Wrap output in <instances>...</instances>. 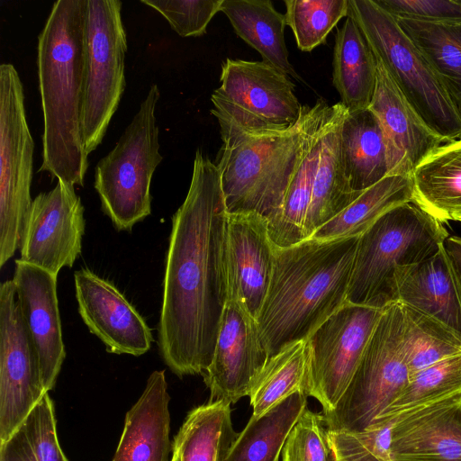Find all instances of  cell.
<instances>
[{"mask_svg": "<svg viewBox=\"0 0 461 461\" xmlns=\"http://www.w3.org/2000/svg\"><path fill=\"white\" fill-rule=\"evenodd\" d=\"M87 0H58L38 37L43 113L42 163L71 185H84L88 154L83 135Z\"/></svg>", "mask_w": 461, "mask_h": 461, "instance_id": "2", "label": "cell"}, {"mask_svg": "<svg viewBox=\"0 0 461 461\" xmlns=\"http://www.w3.org/2000/svg\"><path fill=\"white\" fill-rule=\"evenodd\" d=\"M402 307L404 358L410 376L461 353V337L429 316Z\"/></svg>", "mask_w": 461, "mask_h": 461, "instance_id": "35", "label": "cell"}, {"mask_svg": "<svg viewBox=\"0 0 461 461\" xmlns=\"http://www.w3.org/2000/svg\"><path fill=\"white\" fill-rule=\"evenodd\" d=\"M34 142L24 93L11 63L0 66V267L20 247L31 209Z\"/></svg>", "mask_w": 461, "mask_h": 461, "instance_id": "10", "label": "cell"}, {"mask_svg": "<svg viewBox=\"0 0 461 461\" xmlns=\"http://www.w3.org/2000/svg\"><path fill=\"white\" fill-rule=\"evenodd\" d=\"M358 239L275 247L270 285L256 320L268 358L305 340L346 303Z\"/></svg>", "mask_w": 461, "mask_h": 461, "instance_id": "3", "label": "cell"}, {"mask_svg": "<svg viewBox=\"0 0 461 461\" xmlns=\"http://www.w3.org/2000/svg\"><path fill=\"white\" fill-rule=\"evenodd\" d=\"M447 238L413 200L389 210L359 236L347 302L381 309L397 302L398 267L433 256Z\"/></svg>", "mask_w": 461, "mask_h": 461, "instance_id": "5", "label": "cell"}, {"mask_svg": "<svg viewBox=\"0 0 461 461\" xmlns=\"http://www.w3.org/2000/svg\"><path fill=\"white\" fill-rule=\"evenodd\" d=\"M368 108L383 130L388 175L411 176L421 161L447 142L418 115L378 60L375 90Z\"/></svg>", "mask_w": 461, "mask_h": 461, "instance_id": "20", "label": "cell"}, {"mask_svg": "<svg viewBox=\"0 0 461 461\" xmlns=\"http://www.w3.org/2000/svg\"><path fill=\"white\" fill-rule=\"evenodd\" d=\"M309 359L305 340L293 343L268 358L248 396L252 416L259 417L291 395H308Z\"/></svg>", "mask_w": 461, "mask_h": 461, "instance_id": "33", "label": "cell"}, {"mask_svg": "<svg viewBox=\"0 0 461 461\" xmlns=\"http://www.w3.org/2000/svg\"><path fill=\"white\" fill-rule=\"evenodd\" d=\"M444 247L461 289V238L457 236L448 237L444 242Z\"/></svg>", "mask_w": 461, "mask_h": 461, "instance_id": "42", "label": "cell"}, {"mask_svg": "<svg viewBox=\"0 0 461 461\" xmlns=\"http://www.w3.org/2000/svg\"><path fill=\"white\" fill-rule=\"evenodd\" d=\"M237 435L230 403L208 402L187 414L172 450L178 452L180 461H225Z\"/></svg>", "mask_w": 461, "mask_h": 461, "instance_id": "30", "label": "cell"}, {"mask_svg": "<svg viewBox=\"0 0 461 461\" xmlns=\"http://www.w3.org/2000/svg\"><path fill=\"white\" fill-rule=\"evenodd\" d=\"M122 6L120 0H87L83 135L88 155L103 141L126 86Z\"/></svg>", "mask_w": 461, "mask_h": 461, "instance_id": "11", "label": "cell"}, {"mask_svg": "<svg viewBox=\"0 0 461 461\" xmlns=\"http://www.w3.org/2000/svg\"><path fill=\"white\" fill-rule=\"evenodd\" d=\"M384 309L346 302L305 339L308 395L322 413L335 409L346 392Z\"/></svg>", "mask_w": 461, "mask_h": 461, "instance_id": "12", "label": "cell"}, {"mask_svg": "<svg viewBox=\"0 0 461 461\" xmlns=\"http://www.w3.org/2000/svg\"><path fill=\"white\" fill-rule=\"evenodd\" d=\"M280 456L281 461H336L324 415L306 407L290 430Z\"/></svg>", "mask_w": 461, "mask_h": 461, "instance_id": "38", "label": "cell"}, {"mask_svg": "<svg viewBox=\"0 0 461 461\" xmlns=\"http://www.w3.org/2000/svg\"><path fill=\"white\" fill-rule=\"evenodd\" d=\"M48 393L13 280L0 285V442L7 440Z\"/></svg>", "mask_w": 461, "mask_h": 461, "instance_id": "13", "label": "cell"}, {"mask_svg": "<svg viewBox=\"0 0 461 461\" xmlns=\"http://www.w3.org/2000/svg\"><path fill=\"white\" fill-rule=\"evenodd\" d=\"M169 395L164 370L149 376L137 402L127 412L113 461H167Z\"/></svg>", "mask_w": 461, "mask_h": 461, "instance_id": "22", "label": "cell"}, {"mask_svg": "<svg viewBox=\"0 0 461 461\" xmlns=\"http://www.w3.org/2000/svg\"><path fill=\"white\" fill-rule=\"evenodd\" d=\"M332 65V83L342 105L348 112L368 108L376 86L377 60L349 15L337 30Z\"/></svg>", "mask_w": 461, "mask_h": 461, "instance_id": "25", "label": "cell"}, {"mask_svg": "<svg viewBox=\"0 0 461 461\" xmlns=\"http://www.w3.org/2000/svg\"><path fill=\"white\" fill-rule=\"evenodd\" d=\"M221 86L213 91L211 113L222 142L242 135L286 131L299 120L303 105L288 75L265 61L227 59Z\"/></svg>", "mask_w": 461, "mask_h": 461, "instance_id": "8", "label": "cell"}, {"mask_svg": "<svg viewBox=\"0 0 461 461\" xmlns=\"http://www.w3.org/2000/svg\"><path fill=\"white\" fill-rule=\"evenodd\" d=\"M394 18L422 54L461 118V22Z\"/></svg>", "mask_w": 461, "mask_h": 461, "instance_id": "28", "label": "cell"}, {"mask_svg": "<svg viewBox=\"0 0 461 461\" xmlns=\"http://www.w3.org/2000/svg\"><path fill=\"white\" fill-rule=\"evenodd\" d=\"M221 12L229 19L235 33L263 58L286 75L298 79L285 39V14L268 0H223Z\"/></svg>", "mask_w": 461, "mask_h": 461, "instance_id": "27", "label": "cell"}, {"mask_svg": "<svg viewBox=\"0 0 461 461\" xmlns=\"http://www.w3.org/2000/svg\"><path fill=\"white\" fill-rule=\"evenodd\" d=\"M226 209L216 164L197 149L189 190L172 217L158 346L176 375L203 374L212 359L228 300Z\"/></svg>", "mask_w": 461, "mask_h": 461, "instance_id": "1", "label": "cell"}, {"mask_svg": "<svg viewBox=\"0 0 461 461\" xmlns=\"http://www.w3.org/2000/svg\"><path fill=\"white\" fill-rule=\"evenodd\" d=\"M173 451V456H172V458H171V461H180V456H179V454L176 450H172Z\"/></svg>", "mask_w": 461, "mask_h": 461, "instance_id": "43", "label": "cell"}, {"mask_svg": "<svg viewBox=\"0 0 461 461\" xmlns=\"http://www.w3.org/2000/svg\"><path fill=\"white\" fill-rule=\"evenodd\" d=\"M461 392V353L440 360L409 378L394 402L375 420L392 419L404 411Z\"/></svg>", "mask_w": 461, "mask_h": 461, "instance_id": "36", "label": "cell"}, {"mask_svg": "<svg viewBox=\"0 0 461 461\" xmlns=\"http://www.w3.org/2000/svg\"><path fill=\"white\" fill-rule=\"evenodd\" d=\"M397 302L461 337V289L444 244L433 256L396 271Z\"/></svg>", "mask_w": 461, "mask_h": 461, "instance_id": "21", "label": "cell"}, {"mask_svg": "<svg viewBox=\"0 0 461 461\" xmlns=\"http://www.w3.org/2000/svg\"><path fill=\"white\" fill-rule=\"evenodd\" d=\"M85 225L84 206L74 186L58 180L52 190L32 200L20 259L58 276L62 267H72L81 254Z\"/></svg>", "mask_w": 461, "mask_h": 461, "instance_id": "14", "label": "cell"}, {"mask_svg": "<svg viewBox=\"0 0 461 461\" xmlns=\"http://www.w3.org/2000/svg\"><path fill=\"white\" fill-rule=\"evenodd\" d=\"M307 397L296 393L263 415L251 416L231 444L225 461H279L290 430L307 407Z\"/></svg>", "mask_w": 461, "mask_h": 461, "instance_id": "31", "label": "cell"}, {"mask_svg": "<svg viewBox=\"0 0 461 461\" xmlns=\"http://www.w3.org/2000/svg\"><path fill=\"white\" fill-rule=\"evenodd\" d=\"M0 461H68L59 446L48 393L11 437L0 442Z\"/></svg>", "mask_w": 461, "mask_h": 461, "instance_id": "34", "label": "cell"}, {"mask_svg": "<svg viewBox=\"0 0 461 461\" xmlns=\"http://www.w3.org/2000/svg\"><path fill=\"white\" fill-rule=\"evenodd\" d=\"M332 106L322 135L320 160L306 219L307 239L349 206L362 193L355 192L350 187L341 160L339 131L348 110L340 102Z\"/></svg>", "mask_w": 461, "mask_h": 461, "instance_id": "23", "label": "cell"}, {"mask_svg": "<svg viewBox=\"0 0 461 461\" xmlns=\"http://www.w3.org/2000/svg\"><path fill=\"white\" fill-rule=\"evenodd\" d=\"M285 23L294 32L297 47L311 51L326 41L344 16L348 0H285Z\"/></svg>", "mask_w": 461, "mask_h": 461, "instance_id": "37", "label": "cell"}, {"mask_svg": "<svg viewBox=\"0 0 461 461\" xmlns=\"http://www.w3.org/2000/svg\"><path fill=\"white\" fill-rule=\"evenodd\" d=\"M74 283L79 315L109 353L139 357L149 351V327L111 282L82 268L74 273Z\"/></svg>", "mask_w": 461, "mask_h": 461, "instance_id": "16", "label": "cell"}, {"mask_svg": "<svg viewBox=\"0 0 461 461\" xmlns=\"http://www.w3.org/2000/svg\"><path fill=\"white\" fill-rule=\"evenodd\" d=\"M331 109L320 99L313 106L303 105L298 122L286 131L222 142L216 165L228 213L256 212L267 220L277 213L304 152Z\"/></svg>", "mask_w": 461, "mask_h": 461, "instance_id": "4", "label": "cell"}, {"mask_svg": "<svg viewBox=\"0 0 461 461\" xmlns=\"http://www.w3.org/2000/svg\"><path fill=\"white\" fill-rule=\"evenodd\" d=\"M267 360L256 320L237 301L228 299L212 359L202 374L209 402L236 403L248 396Z\"/></svg>", "mask_w": 461, "mask_h": 461, "instance_id": "15", "label": "cell"}, {"mask_svg": "<svg viewBox=\"0 0 461 461\" xmlns=\"http://www.w3.org/2000/svg\"><path fill=\"white\" fill-rule=\"evenodd\" d=\"M407 102L445 141L461 138V118L429 65L395 18L375 0H348V13Z\"/></svg>", "mask_w": 461, "mask_h": 461, "instance_id": "6", "label": "cell"}, {"mask_svg": "<svg viewBox=\"0 0 461 461\" xmlns=\"http://www.w3.org/2000/svg\"><path fill=\"white\" fill-rule=\"evenodd\" d=\"M413 194L411 176L388 175L363 191L349 206L309 239L330 240L360 236L386 212L412 201Z\"/></svg>", "mask_w": 461, "mask_h": 461, "instance_id": "29", "label": "cell"}, {"mask_svg": "<svg viewBox=\"0 0 461 461\" xmlns=\"http://www.w3.org/2000/svg\"><path fill=\"white\" fill-rule=\"evenodd\" d=\"M456 221H461V217H460V218H458Z\"/></svg>", "mask_w": 461, "mask_h": 461, "instance_id": "44", "label": "cell"}, {"mask_svg": "<svg viewBox=\"0 0 461 461\" xmlns=\"http://www.w3.org/2000/svg\"><path fill=\"white\" fill-rule=\"evenodd\" d=\"M225 257L228 299L237 301L257 320L274 267L267 219L256 212L228 213Z\"/></svg>", "mask_w": 461, "mask_h": 461, "instance_id": "17", "label": "cell"}, {"mask_svg": "<svg viewBox=\"0 0 461 461\" xmlns=\"http://www.w3.org/2000/svg\"><path fill=\"white\" fill-rule=\"evenodd\" d=\"M339 147L345 175L353 191L361 193L388 176L383 130L369 108L346 112L340 125Z\"/></svg>", "mask_w": 461, "mask_h": 461, "instance_id": "24", "label": "cell"}, {"mask_svg": "<svg viewBox=\"0 0 461 461\" xmlns=\"http://www.w3.org/2000/svg\"><path fill=\"white\" fill-rule=\"evenodd\" d=\"M159 96L151 85L114 148L95 167L102 210L118 230H131L151 212V179L163 159L155 116Z\"/></svg>", "mask_w": 461, "mask_h": 461, "instance_id": "7", "label": "cell"}, {"mask_svg": "<svg viewBox=\"0 0 461 461\" xmlns=\"http://www.w3.org/2000/svg\"><path fill=\"white\" fill-rule=\"evenodd\" d=\"M158 11L181 37H197L206 32L223 0H140Z\"/></svg>", "mask_w": 461, "mask_h": 461, "instance_id": "40", "label": "cell"}, {"mask_svg": "<svg viewBox=\"0 0 461 461\" xmlns=\"http://www.w3.org/2000/svg\"><path fill=\"white\" fill-rule=\"evenodd\" d=\"M394 418L380 420L361 431L330 430L336 461H391Z\"/></svg>", "mask_w": 461, "mask_h": 461, "instance_id": "39", "label": "cell"}, {"mask_svg": "<svg viewBox=\"0 0 461 461\" xmlns=\"http://www.w3.org/2000/svg\"><path fill=\"white\" fill-rule=\"evenodd\" d=\"M393 17L432 23H460L461 0H375Z\"/></svg>", "mask_w": 461, "mask_h": 461, "instance_id": "41", "label": "cell"}, {"mask_svg": "<svg viewBox=\"0 0 461 461\" xmlns=\"http://www.w3.org/2000/svg\"><path fill=\"white\" fill-rule=\"evenodd\" d=\"M413 201L441 222L461 217V138L438 147L411 174Z\"/></svg>", "mask_w": 461, "mask_h": 461, "instance_id": "26", "label": "cell"}, {"mask_svg": "<svg viewBox=\"0 0 461 461\" xmlns=\"http://www.w3.org/2000/svg\"><path fill=\"white\" fill-rule=\"evenodd\" d=\"M57 275L15 260L16 298L24 324L38 354L46 391L51 390L66 357L57 296Z\"/></svg>", "mask_w": 461, "mask_h": 461, "instance_id": "18", "label": "cell"}, {"mask_svg": "<svg viewBox=\"0 0 461 461\" xmlns=\"http://www.w3.org/2000/svg\"><path fill=\"white\" fill-rule=\"evenodd\" d=\"M332 109L304 152L281 208L273 218L267 220L269 237L276 248H288L307 240L306 219L320 160L322 135Z\"/></svg>", "mask_w": 461, "mask_h": 461, "instance_id": "32", "label": "cell"}, {"mask_svg": "<svg viewBox=\"0 0 461 461\" xmlns=\"http://www.w3.org/2000/svg\"><path fill=\"white\" fill-rule=\"evenodd\" d=\"M409 378L403 348V311L395 302L384 309L337 406L322 413L329 429H366L400 396Z\"/></svg>", "mask_w": 461, "mask_h": 461, "instance_id": "9", "label": "cell"}, {"mask_svg": "<svg viewBox=\"0 0 461 461\" xmlns=\"http://www.w3.org/2000/svg\"><path fill=\"white\" fill-rule=\"evenodd\" d=\"M393 418L391 461H461V392Z\"/></svg>", "mask_w": 461, "mask_h": 461, "instance_id": "19", "label": "cell"}]
</instances>
